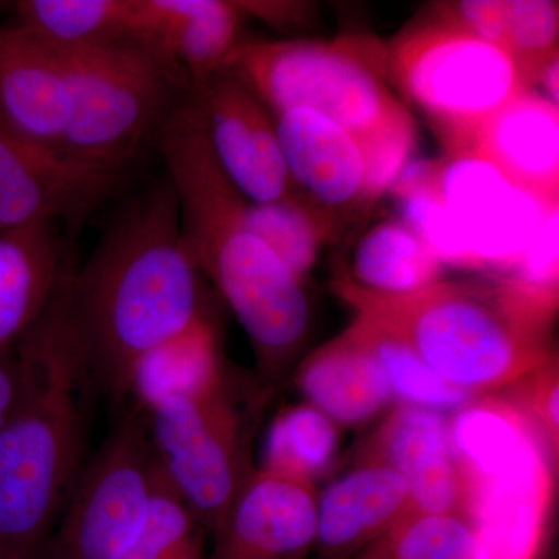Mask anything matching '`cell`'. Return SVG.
Here are the masks:
<instances>
[{"label": "cell", "instance_id": "cell-27", "mask_svg": "<svg viewBox=\"0 0 559 559\" xmlns=\"http://www.w3.org/2000/svg\"><path fill=\"white\" fill-rule=\"evenodd\" d=\"M353 331L369 347L389 382L393 400L403 406L437 412L459 411L474 396L441 380L406 344L366 316L356 314Z\"/></svg>", "mask_w": 559, "mask_h": 559}, {"label": "cell", "instance_id": "cell-18", "mask_svg": "<svg viewBox=\"0 0 559 559\" xmlns=\"http://www.w3.org/2000/svg\"><path fill=\"white\" fill-rule=\"evenodd\" d=\"M409 511L403 477L378 460L360 459L319 492L316 550L325 559H347L384 538Z\"/></svg>", "mask_w": 559, "mask_h": 559}, {"label": "cell", "instance_id": "cell-30", "mask_svg": "<svg viewBox=\"0 0 559 559\" xmlns=\"http://www.w3.org/2000/svg\"><path fill=\"white\" fill-rule=\"evenodd\" d=\"M204 532L154 459L148 514L138 540L121 559H205Z\"/></svg>", "mask_w": 559, "mask_h": 559}, {"label": "cell", "instance_id": "cell-23", "mask_svg": "<svg viewBox=\"0 0 559 559\" xmlns=\"http://www.w3.org/2000/svg\"><path fill=\"white\" fill-rule=\"evenodd\" d=\"M443 266L406 224L384 219L356 242L336 290L349 305L403 299L441 282Z\"/></svg>", "mask_w": 559, "mask_h": 559}, {"label": "cell", "instance_id": "cell-3", "mask_svg": "<svg viewBox=\"0 0 559 559\" xmlns=\"http://www.w3.org/2000/svg\"><path fill=\"white\" fill-rule=\"evenodd\" d=\"M73 270L16 342L22 395L0 430V559L38 557L84 465L87 378L69 319Z\"/></svg>", "mask_w": 559, "mask_h": 559}, {"label": "cell", "instance_id": "cell-25", "mask_svg": "<svg viewBox=\"0 0 559 559\" xmlns=\"http://www.w3.org/2000/svg\"><path fill=\"white\" fill-rule=\"evenodd\" d=\"M138 0H21L16 24L58 50L134 38Z\"/></svg>", "mask_w": 559, "mask_h": 559}, {"label": "cell", "instance_id": "cell-28", "mask_svg": "<svg viewBox=\"0 0 559 559\" xmlns=\"http://www.w3.org/2000/svg\"><path fill=\"white\" fill-rule=\"evenodd\" d=\"M337 448L336 423L311 404H299L271 423L261 468L314 484L333 465Z\"/></svg>", "mask_w": 559, "mask_h": 559}, {"label": "cell", "instance_id": "cell-13", "mask_svg": "<svg viewBox=\"0 0 559 559\" xmlns=\"http://www.w3.org/2000/svg\"><path fill=\"white\" fill-rule=\"evenodd\" d=\"M190 95L216 164L245 200L267 204L300 197L280 146L274 117L240 80L223 70L193 87Z\"/></svg>", "mask_w": 559, "mask_h": 559}, {"label": "cell", "instance_id": "cell-32", "mask_svg": "<svg viewBox=\"0 0 559 559\" xmlns=\"http://www.w3.org/2000/svg\"><path fill=\"white\" fill-rule=\"evenodd\" d=\"M559 7L551 0H503L499 47L516 62L525 87L558 58Z\"/></svg>", "mask_w": 559, "mask_h": 559}, {"label": "cell", "instance_id": "cell-17", "mask_svg": "<svg viewBox=\"0 0 559 559\" xmlns=\"http://www.w3.org/2000/svg\"><path fill=\"white\" fill-rule=\"evenodd\" d=\"M362 459L378 460L403 477L411 511L460 513L462 476L443 415L400 404L371 437Z\"/></svg>", "mask_w": 559, "mask_h": 559}, {"label": "cell", "instance_id": "cell-7", "mask_svg": "<svg viewBox=\"0 0 559 559\" xmlns=\"http://www.w3.org/2000/svg\"><path fill=\"white\" fill-rule=\"evenodd\" d=\"M226 72L271 114L312 109L355 135L360 145L414 123L388 87V50L369 38L242 43Z\"/></svg>", "mask_w": 559, "mask_h": 559}, {"label": "cell", "instance_id": "cell-16", "mask_svg": "<svg viewBox=\"0 0 559 559\" xmlns=\"http://www.w3.org/2000/svg\"><path fill=\"white\" fill-rule=\"evenodd\" d=\"M70 114L60 53L17 25L0 27V127L61 150Z\"/></svg>", "mask_w": 559, "mask_h": 559}, {"label": "cell", "instance_id": "cell-29", "mask_svg": "<svg viewBox=\"0 0 559 559\" xmlns=\"http://www.w3.org/2000/svg\"><path fill=\"white\" fill-rule=\"evenodd\" d=\"M245 221L246 226L301 280L314 266L322 246L337 230L333 219L301 194L267 204L248 201Z\"/></svg>", "mask_w": 559, "mask_h": 559}, {"label": "cell", "instance_id": "cell-34", "mask_svg": "<svg viewBox=\"0 0 559 559\" xmlns=\"http://www.w3.org/2000/svg\"><path fill=\"white\" fill-rule=\"evenodd\" d=\"M509 278L539 293L558 296L559 207L551 210Z\"/></svg>", "mask_w": 559, "mask_h": 559}, {"label": "cell", "instance_id": "cell-31", "mask_svg": "<svg viewBox=\"0 0 559 559\" xmlns=\"http://www.w3.org/2000/svg\"><path fill=\"white\" fill-rule=\"evenodd\" d=\"M378 544L388 559H491L460 513L409 511Z\"/></svg>", "mask_w": 559, "mask_h": 559}, {"label": "cell", "instance_id": "cell-21", "mask_svg": "<svg viewBox=\"0 0 559 559\" xmlns=\"http://www.w3.org/2000/svg\"><path fill=\"white\" fill-rule=\"evenodd\" d=\"M72 267L58 226L0 231V347L43 316Z\"/></svg>", "mask_w": 559, "mask_h": 559}, {"label": "cell", "instance_id": "cell-2", "mask_svg": "<svg viewBox=\"0 0 559 559\" xmlns=\"http://www.w3.org/2000/svg\"><path fill=\"white\" fill-rule=\"evenodd\" d=\"M154 143L178 198L180 230L191 259L241 323L260 369L280 377L310 326L305 280L246 226L248 200L216 164L191 95Z\"/></svg>", "mask_w": 559, "mask_h": 559}, {"label": "cell", "instance_id": "cell-8", "mask_svg": "<svg viewBox=\"0 0 559 559\" xmlns=\"http://www.w3.org/2000/svg\"><path fill=\"white\" fill-rule=\"evenodd\" d=\"M388 50V79L428 119L447 154L466 153L481 127L525 90L506 50L433 17Z\"/></svg>", "mask_w": 559, "mask_h": 559}, {"label": "cell", "instance_id": "cell-12", "mask_svg": "<svg viewBox=\"0 0 559 559\" xmlns=\"http://www.w3.org/2000/svg\"><path fill=\"white\" fill-rule=\"evenodd\" d=\"M123 175L0 127V231L62 223L75 234L116 193Z\"/></svg>", "mask_w": 559, "mask_h": 559}, {"label": "cell", "instance_id": "cell-26", "mask_svg": "<svg viewBox=\"0 0 559 559\" xmlns=\"http://www.w3.org/2000/svg\"><path fill=\"white\" fill-rule=\"evenodd\" d=\"M389 193L396 201L401 223L406 224L441 263L460 270H480L441 200L436 160H411Z\"/></svg>", "mask_w": 559, "mask_h": 559}, {"label": "cell", "instance_id": "cell-36", "mask_svg": "<svg viewBox=\"0 0 559 559\" xmlns=\"http://www.w3.org/2000/svg\"><path fill=\"white\" fill-rule=\"evenodd\" d=\"M359 559H388V557H385L384 551H382L380 544L374 543Z\"/></svg>", "mask_w": 559, "mask_h": 559}, {"label": "cell", "instance_id": "cell-19", "mask_svg": "<svg viewBox=\"0 0 559 559\" xmlns=\"http://www.w3.org/2000/svg\"><path fill=\"white\" fill-rule=\"evenodd\" d=\"M245 17L226 0H138L134 39L171 58L191 91L226 68L241 44Z\"/></svg>", "mask_w": 559, "mask_h": 559}, {"label": "cell", "instance_id": "cell-10", "mask_svg": "<svg viewBox=\"0 0 559 559\" xmlns=\"http://www.w3.org/2000/svg\"><path fill=\"white\" fill-rule=\"evenodd\" d=\"M145 414L157 466L202 527L212 532L252 471L229 380L164 396Z\"/></svg>", "mask_w": 559, "mask_h": 559}, {"label": "cell", "instance_id": "cell-22", "mask_svg": "<svg viewBox=\"0 0 559 559\" xmlns=\"http://www.w3.org/2000/svg\"><path fill=\"white\" fill-rule=\"evenodd\" d=\"M297 380L308 404L337 426L364 425L393 401L384 371L352 326L305 360Z\"/></svg>", "mask_w": 559, "mask_h": 559}, {"label": "cell", "instance_id": "cell-11", "mask_svg": "<svg viewBox=\"0 0 559 559\" xmlns=\"http://www.w3.org/2000/svg\"><path fill=\"white\" fill-rule=\"evenodd\" d=\"M437 189L480 270L510 274L559 202L522 189L476 153L447 154Z\"/></svg>", "mask_w": 559, "mask_h": 559}, {"label": "cell", "instance_id": "cell-20", "mask_svg": "<svg viewBox=\"0 0 559 559\" xmlns=\"http://www.w3.org/2000/svg\"><path fill=\"white\" fill-rule=\"evenodd\" d=\"M469 153L544 201L559 202V106L539 92L525 87L511 98L481 127Z\"/></svg>", "mask_w": 559, "mask_h": 559}, {"label": "cell", "instance_id": "cell-4", "mask_svg": "<svg viewBox=\"0 0 559 559\" xmlns=\"http://www.w3.org/2000/svg\"><path fill=\"white\" fill-rule=\"evenodd\" d=\"M471 396L510 388L554 358L558 296L509 277L441 282L403 299L352 305Z\"/></svg>", "mask_w": 559, "mask_h": 559}, {"label": "cell", "instance_id": "cell-35", "mask_svg": "<svg viewBox=\"0 0 559 559\" xmlns=\"http://www.w3.org/2000/svg\"><path fill=\"white\" fill-rule=\"evenodd\" d=\"M22 395V370L16 344L0 347V430L13 417Z\"/></svg>", "mask_w": 559, "mask_h": 559}, {"label": "cell", "instance_id": "cell-5", "mask_svg": "<svg viewBox=\"0 0 559 559\" xmlns=\"http://www.w3.org/2000/svg\"><path fill=\"white\" fill-rule=\"evenodd\" d=\"M462 509L491 559H538L554 496L546 439L500 396H474L448 423Z\"/></svg>", "mask_w": 559, "mask_h": 559}, {"label": "cell", "instance_id": "cell-1", "mask_svg": "<svg viewBox=\"0 0 559 559\" xmlns=\"http://www.w3.org/2000/svg\"><path fill=\"white\" fill-rule=\"evenodd\" d=\"M200 271L162 178L121 209L70 278L69 319L87 384L120 406L140 359L204 312Z\"/></svg>", "mask_w": 559, "mask_h": 559}, {"label": "cell", "instance_id": "cell-6", "mask_svg": "<svg viewBox=\"0 0 559 559\" xmlns=\"http://www.w3.org/2000/svg\"><path fill=\"white\" fill-rule=\"evenodd\" d=\"M69 86L70 114L61 151L112 171H127L154 142L190 83L171 58L138 39L58 50Z\"/></svg>", "mask_w": 559, "mask_h": 559}, {"label": "cell", "instance_id": "cell-24", "mask_svg": "<svg viewBox=\"0 0 559 559\" xmlns=\"http://www.w3.org/2000/svg\"><path fill=\"white\" fill-rule=\"evenodd\" d=\"M226 378L218 334L204 311L186 330L140 359L132 396L145 411L164 396L216 388Z\"/></svg>", "mask_w": 559, "mask_h": 559}, {"label": "cell", "instance_id": "cell-15", "mask_svg": "<svg viewBox=\"0 0 559 559\" xmlns=\"http://www.w3.org/2000/svg\"><path fill=\"white\" fill-rule=\"evenodd\" d=\"M290 179L340 229V221L370 207L362 145L336 121L312 109L272 114Z\"/></svg>", "mask_w": 559, "mask_h": 559}, {"label": "cell", "instance_id": "cell-9", "mask_svg": "<svg viewBox=\"0 0 559 559\" xmlns=\"http://www.w3.org/2000/svg\"><path fill=\"white\" fill-rule=\"evenodd\" d=\"M154 455L142 407L127 409L70 489L46 559H121L150 509Z\"/></svg>", "mask_w": 559, "mask_h": 559}, {"label": "cell", "instance_id": "cell-14", "mask_svg": "<svg viewBox=\"0 0 559 559\" xmlns=\"http://www.w3.org/2000/svg\"><path fill=\"white\" fill-rule=\"evenodd\" d=\"M314 484L252 469L212 530V559H308L318 540Z\"/></svg>", "mask_w": 559, "mask_h": 559}, {"label": "cell", "instance_id": "cell-33", "mask_svg": "<svg viewBox=\"0 0 559 559\" xmlns=\"http://www.w3.org/2000/svg\"><path fill=\"white\" fill-rule=\"evenodd\" d=\"M518 396L511 399L525 417L536 426L550 450H558V366L550 358L527 377L514 382Z\"/></svg>", "mask_w": 559, "mask_h": 559}]
</instances>
